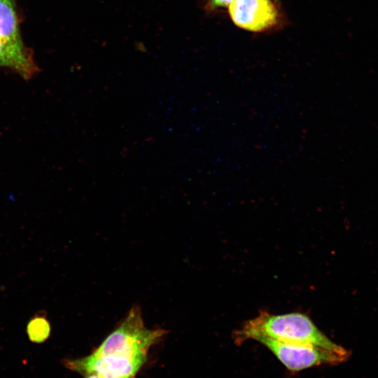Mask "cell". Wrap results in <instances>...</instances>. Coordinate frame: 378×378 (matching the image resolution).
<instances>
[{"label":"cell","mask_w":378,"mask_h":378,"mask_svg":"<svg viewBox=\"0 0 378 378\" xmlns=\"http://www.w3.org/2000/svg\"><path fill=\"white\" fill-rule=\"evenodd\" d=\"M237 344L266 337L282 342L312 345L349 357V353L325 335L307 315L299 312L274 315L262 312L245 321L232 335Z\"/></svg>","instance_id":"1"},{"label":"cell","mask_w":378,"mask_h":378,"mask_svg":"<svg viewBox=\"0 0 378 378\" xmlns=\"http://www.w3.org/2000/svg\"><path fill=\"white\" fill-rule=\"evenodd\" d=\"M164 333L163 330L147 328L140 308L133 307L94 352L97 354L146 358L150 347L158 342Z\"/></svg>","instance_id":"2"},{"label":"cell","mask_w":378,"mask_h":378,"mask_svg":"<svg viewBox=\"0 0 378 378\" xmlns=\"http://www.w3.org/2000/svg\"><path fill=\"white\" fill-rule=\"evenodd\" d=\"M255 341L266 346L287 370L292 372L321 365H335L347 359L312 345L282 342L266 337H259Z\"/></svg>","instance_id":"3"},{"label":"cell","mask_w":378,"mask_h":378,"mask_svg":"<svg viewBox=\"0 0 378 378\" xmlns=\"http://www.w3.org/2000/svg\"><path fill=\"white\" fill-rule=\"evenodd\" d=\"M146 358L119 354H97L93 352L84 358L66 360L67 368L83 375L96 374L102 378L133 377Z\"/></svg>","instance_id":"4"},{"label":"cell","mask_w":378,"mask_h":378,"mask_svg":"<svg viewBox=\"0 0 378 378\" xmlns=\"http://www.w3.org/2000/svg\"><path fill=\"white\" fill-rule=\"evenodd\" d=\"M229 13L239 27L251 31H262L274 27L278 10L271 0H234Z\"/></svg>","instance_id":"5"},{"label":"cell","mask_w":378,"mask_h":378,"mask_svg":"<svg viewBox=\"0 0 378 378\" xmlns=\"http://www.w3.org/2000/svg\"><path fill=\"white\" fill-rule=\"evenodd\" d=\"M16 0H0V38L8 46L29 50L23 43L16 8Z\"/></svg>","instance_id":"6"},{"label":"cell","mask_w":378,"mask_h":378,"mask_svg":"<svg viewBox=\"0 0 378 378\" xmlns=\"http://www.w3.org/2000/svg\"><path fill=\"white\" fill-rule=\"evenodd\" d=\"M0 67L10 69L26 79L31 78L38 71L31 50L14 48L1 38Z\"/></svg>","instance_id":"7"},{"label":"cell","mask_w":378,"mask_h":378,"mask_svg":"<svg viewBox=\"0 0 378 378\" xmlns=\"http://www.w3.org/2000/svg\"><path fill=\"white\" fill-rule=\"evenodd\" d=\"M50 324L45 315L36 314L27 326L29 339L35 343L45 342L50 335Z\"/></svg>","instance_id":"8"},{"label":"cell","mask_w":378,"mask_h":378,"mask_svg":"<svg viewBox=\"0 0 378 378\" xmlns=\"http://www.w3.org/2000/svg\"><path fill=\"white\" fill-rule=\"evenodd\" d=\"M234 0H208L206 4L207 10H214L217 8L230 6Z\"/></svg>","instance_id":"9"},{"label":"cell","mask_w":378,"mask_h":378,"mask_svg":"<svg viewBox=\"0 0 378 378\" xmlns=\"http://www.w3.org/2000/svg\"><path fill=\"white\" fill-rule=\"evenodd\" d=\"M85 378H102L99 376H97L96 374H85L84 375Z\"/></svg>","instance_id":"10"},{"label":"cell","mask_w":378,"mask_h":378,"mask_svg":"<svg viewBox=\"0 0 378 378\" xmlns=\"http://www.w3.org/2000/svg\"><path fill=\"white\" fill-rule=\"evenodd\" d=\"M129 378H134V377H129Z\"/></svg>","instance_id":"11"}]
</instances>
